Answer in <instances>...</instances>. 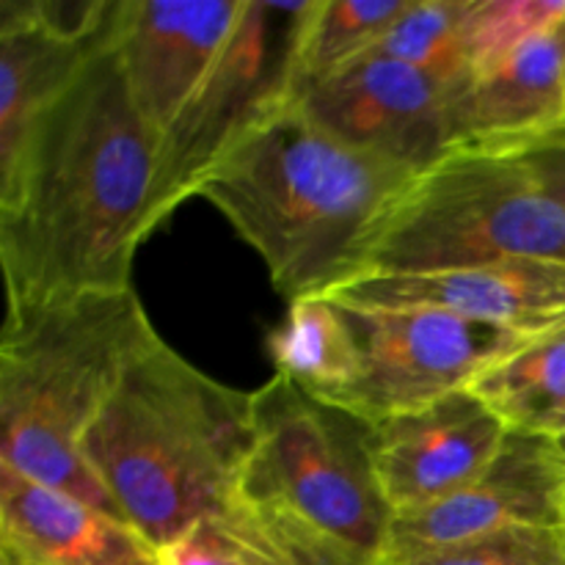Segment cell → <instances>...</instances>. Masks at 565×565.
I'll list each match as a JSON object with an SVG mask.
<instances>
[{
    "mask_svg": "<svg viewBox=\"0 0 565 565\" xmlns=\"http://www.w3.org/2000/svg\"><path fill=\"white\" fill-rule=\"evenodd\" d=\"M154 171L158 136L132 103L110 33L0 177L6 307L130 290L138 246L154 232Z\"/></svg>",
    "mask_w": 565,
    "mask_h": 565,
    "instance_id": "cell-1",
    "label": "cell"
},
{
    "mask_svg": "<svg viewBox=\"0 0 565 565\" xmlns=\"http://www.w3.org/2000/svg\"><path fill=\"white\" fill-rule=\"evenodd\" d=\"M417 177L348 147L292 103L232 149L196 196L230 221L292 301L362 276L381 226Z\"/></svg>",
    "mask_w": 565,
    "mask_h": 565,
    "instance_id": "cell-2",
    "label": "cell"
},
{
    "mask_svg": "<svg viewBox=\"0 0 565 565\" xmlns=\"http://www.w3.org/2000/svg\"><path fill=\"white\" fill-rule=\"evenodd\" d=\"M252 450V392L210 379L154 334L88 428L83 463L160 552L230 511Z\"/></svg>",
    "mask_w": 565,
    "mask_h": 565,
    "instance_id": "cell-3",
    "label": "cell"
},
{
    "mask_svg": "<svg viewBox=\"0 0 565 565\" xmlns=\"http://www.w3.org/2000/svg\"><path fill=\"white\" fill-rule=\"evenodd\" d=\"M154 334L132 287L6 307L0 463L119 516L83 463V441Z\"/></svg>",
    "mask_w": 565,
    "mask_h": 565,
    "instance_id": "cell-4",
    "label": "cell"
},
{
    "mask_svg": "<svg viewBox=\"0 0 565 565\" xmlns=\"http://www.w3.org/2000/svg\"><path fill=\"white\" fill-rule=\"evenodd\" d=\"M252 412L243 500L292 513L364 561L386 565L395 511L375 475L373 423L318 401L281 373L252 392Z\"/></svg>",
    "mask_w": 565,
    "mask_h": 565,
    "instance_id": "cell-5",
    "label": "cell"
},
{
    "mask_svg": "<svg viewBox=\"0 0 565 565\" xmlns=\"http://www.w3.org/2000/svg\"><path fill=\"white\" fill-rule=\"evenodd\" d=\"M519 259L565 263V207L513 154L461 149L408 188L381 226L364 274Z\"/></svg>",
    "mask_w": 565,
    "mask_h": 565,
    "instance_id": "cell-6",
    "label": "cell"
},
{
    "mask_svg": "<svg viewBox=\"0 0 565 565\" xmlns=\"http://www.w3.org/2000/svg\"><path fill=\"white\" fill-rule=\"evenodd\" d=\"M318 0H246L230 44L158 141L152 224L196 196L210 171L296 103L298 61Z\"/></svg>",
    "mask_w": 565,
    "mask_h": 565,
    "instance_id": "cell-7",
    "label": "cell"
},
{
    "mask_svg": "<svg viewBox=\"0 0 565 565\" xmlns=\"http://www.w3.org/2000/svg\"><path fill=\"white\" fill-rule=\"evenodd\" d=\"M342 309L356 337L362 370L340 406L367 423L469 390L486 370L539 334L475 323L439 309H367L348 303Z\"/></svg>",
    "mask_w": 565,
    "mask_h": 565,
    "instance_id": "cell-8",
    "label": "cell"
},
{
    "mask_svg": "<svg viewBox=\"0 0 565 565\" xmlns=\"http://www.w3.org/2000/svg\"><path fill=\"white\" fill-rule=\"evenodd\" d=\"M450 88L401 61L367 55L301 88L296 105L348 147L425 174L452 152Z\"/></svg>",
    "mask_w": 565,
    "mask_h": 565,
    "instance_id": "cell-9",
    "label": "cell"
},
{
    "mask_svg": "<svg viewBox=\"0 0 565 565\" xmlns=\"http://www.w3.org/2000/svg\"><path fill=\"white\" fill-rule=\"evenodd\" d=\"M114 0H0V177L108 44Z\"/></svg>",
    "mask_w": 565,
    "mask_h": 565,
    "instance_id": "cell-10",
    "label": "cell"
},
{
    "mask_svg": "<svg viewBox=\"0 0 565 565\" xmlns=\"http://www.w3.org/2000/svg\"><path fill=\"white\" fill-rule=\"evenodd\" d=\"M511 527H565V463L555 439L511 430L469 486L392 524L386 565Z\"/></svg>",
    "mask_w": 565,
    "mask_h": 565,
    "instance_id": "cell-11",
    "label": "cell"
},
{
    "mask_svg": "<svg viewBox=\"0 0 565 565\" xmlns=\"http://www.w3.org/2000/svg\"><path fill=\"white\" fill-rule=\"evenodd\" d=\"M246 0H114V47L149 130L163 136L210 75Z\"/></svg>",
    "mask_w": 565,
    "mask_h": 565,
    "instance_id": "cell-12",
    "label": "cell"
},
{
    "mask_svg": "<svg viewBox=\"0 0 565 565\" xmlns=\"http://www.w3.org/2000/svg\"><path fill=\"white\" fill-rule=\"evenodd\" d=\"M508 434L505 423L469 390L373 423L375 475L395 519L472 483Z\"/></svg>",
    "mask_w": 565,
    "mask_h": 565,
    "instance_id": "cell-13",
    "label": "cell"
},
{
    "mask_svg": "<svg viewBox=\"0 0 565 565\" xmlns=\"http://www.w3.org/2000/svg\"><path fill=\"white\" fill-rule=\"evenodd\" d=\"M329 296L348 307L439 309L475 323L544 331L565 320V263L519 259L430 274H364Z\"/></svg>",
    "mask_w": 565,
    "mask_h": 565,
    "instance_id": "cell-14",
    "label": "cell"
},
{
    "mask_svg": "<svg viewBox=\"0 0 565 565\" xmlns=\"http://www.w3.org/2000/svg\"><path fill=\"white\" fill-rule=\"evenodd\" d=\"M452 152H508L565 127V20L450 88Z\"/></svg>",
    "mask_w": 565,
    "mask_h": 565,
    "instance_id": "cell-15",
    "label": "cell"
},
{
    "mask_svg": "<svg viewBox=\"0 0 565 565\" xmlns=\"http://www.w3.org/2000/svg\"><path fill=\"white\" fill-rule=\"evenodd\" d=\"M0 557L17 565H163L125 519L0 463Z\"/></svg>",
    "mask_w": 565,
    "mask_h": 565,
    "instance_id": "cell-16",
    "label": "cell"
},
{
    "mask_svg": "<svg viewBox=\"0 0 565 565\" xmlns=\"http://www.w3.org/2000/svg\"><path fill=\"white\" fill-rule=\"evenodd\" d=\"M268 353L276 373L334 406L351 392L362 370L345 309L331 296L292 298L285 320L270 331Z\"/></svg>",
    "mask_w": 565,
    "mask_h": 565,
    "instance_id": "cell-17",
    "label": "cell"
},
{
    "mask_svg": "<svg viewBox=\"0 0 565 565\" xmlns=\"http://www.w3.org/2000/svg\"><path fill=\"white\" fill-rule=\"evenodd\" d=\"M469 392L508 430L555 436L565 419V320L530 337L511 356L486 370Z\"/></svg>",
    "mask_w": 565,
    "mask_h": 565,
    "instance_id": "cell-18",
    "label": "cell"
},
{
    "mask_svg": "<svg viewBox=\"0 0 565 565\" xmlns=\"http://www.w3.org/2000/svg\"><path fill=\"white\" fill-rule=\"evenodd\" d=\"M406 3L408 0H318L303 31L298 92L367 58Z\"/></svg>",
    "mask_w": 565,
    "mask_h": 565,
    "instance_id": "cell-19",
    "label": "cell"
},
{
    "mask_svg": "<svg viewBox=\"0 0 565 565\" xmlns=\"http://www.w3.org/2000/svg\"><path fill=\"white\" fill-rule=\"evenodd\" d=\"M472 0H408L370 55L401 61L445 86L469 77L467 17Z\"/></svg>",
    "mask_w": 565,
    "mask_h": 565,
    "instance_id": "cell-20",
    "label": "cell"
},
{
    "mask_svg": "<svg viewBox=\"0 0 565 565\" xmlns=\"http://www.w3.org/2000/svg\"><path fill=\"white\" fill-rule=\"evenodd\" d=\"M218 519L235 539L246 565H375L292 513L243 497Z\"/></svg>",
    "mask_w": 565,
    "mask_h": 565,
    "instance_id": "cell-21",
    "label": "cell"
},
{
    "mask_svg": "<svg viewBox=\"0 0 565 565\" xmlns=\"http://www.w3.org/2000/svg\"><path fill=\"white\" fill-rule=\"evenodd\" d=\"M565 20V0H472L467 17L469 77L483 75Z\"/></svg>",
    "mask_w": 565,
    "mask_h": 565,
    "instance_id": "cell-22",
    "label": "cell"
},
{
    "mask_svg": "<svg viewBox=\"0 0 565 565\" xmlns=\"http://www.w3.org/2000/svg\"><path fill=\"white\" fill-rule=\"evenodd\" d=\"M401 565H565V527H511Z\"/></svg>",
    "mask_w": 565,
    "mask_h": 565,
    "instance_id": "cell-23",
    "label": "cell"
},
{
    "mask_svg": "<svg viewBox=\"0 0 565 565\" xmlns=\"http://www.w3.org/2000/svg\"><path fill=\"white\" fill-rule=\"evenodd\" d=\"M163 565H246L230 530L218 516L202 519L188 533L160 550Z\"/></svg>",
    "mask_w": 565,
    "mask_h": 565,
    "instance_id": "cell-24",
    "label": "cell"
},
{
    "mask_svg": "<svg viewBox=\"0 0 565 565\" xmlns=\"http://www.w3.org/2000/svg\"><path fill=\"white\" fill-rule=\"evenodd\" d=\"M508 154H513L539 180V185L565 207V127L539 141L508 149Z\"/></svg>",
    "mask_w": 565,
    "mask_h": 565,
    "instance_id": "cell-25",
    "label": "cell"
},
{
    "mask_svg": "<svg viewBox=\"0 0 565 565\" xmlns=\"http://www.w3.org/2000/svg\"><path fill=\"white\" fill-rule=\"evenodd\" d=\"M552 439H555L557 450H561V456H563V463H565V419H563V425H561V428L555 430V436H552Z\"/></svg>",
    "mask_w": 565,
    "mask_h": 565,
    "instance_id": "cell-26",
    "label": "cell"
},
{
    "mask_svg": "<svg viewBox=\"0 0 565 565\" xmlns=\"http://www.w3.org/2000/svg\"><path fill=\"white\" fill-rule=\"evenodd\" d=\"M0 565H17V563H11V561H6V557H0Z\"/></svg>",
    "mask_w": 565,
    "mask_h": 565,
    "instance_id": "cell-27",
    "label": "cell"
}]
</instances>
